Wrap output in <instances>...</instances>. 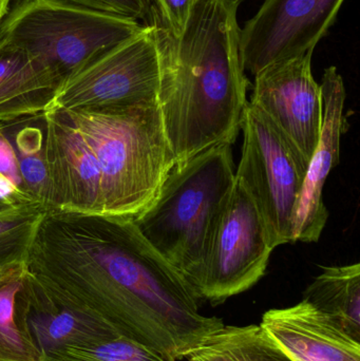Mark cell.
<instances>
[{"label": "cell", "instance_id": "1", "mask_svg": "<svg viewBox=\"0 0 360 361\" xmlns=\"http://www.w3.org/2000/svg\"><path fill=\"white\" fill-rule=\"evenodd\" d=\"M25 267L59 300L169 361L224 326L199 312L186 280L129 219L46 212Z\"/></svg>", "mask_w": 360, "mask_h": 361}, {"label": "cell", "instance_id": "2", "mask_svg": "<svg viewBox=\"0 0 360 361\" xmlns=\"http://www.w3.org/2000/svg\"><path fill=\"white\" fill-rule=\"evenodd\" d=\"M242 0H199L179 36L156 17L160 54L158 108L175 163L221 144L232 145L249 80L240 51Z\"/></svg>", "mask_w": 360, "mask_h": 361}, {"label": "cell", "instance_id": "3", "mask_svg": "<svg viewBox=\"0 0 360 361\" xmlns=\"http://www.w3.org/2000/svg\"><path fill=\"white\" fill-rule=\"evenodd\" d=\"M61 112L97 159L101 216L139 218L175 163L158 105Z\"/></svg>", "mask_w": 360, "mask_h": 361}, {"label": "cell", "instance_id": "4", "mask_svg": "<svg viewBox=\"0 0 360 361\" xmlns=\"http://www.w3.org/2000/svg\"><path fill=\"white\" fill-rule=\"evenodd\" d=\"M232 145L213 146L175 163L156 197L133 222L152 247L194 281L236 180Z\"/></svg>", "mask_w": 360, "mask_h": 361}, {"label": "cell", "instance_id": "5", "mask_svg": "<svg viewBox=\"0 0 360 361\" xmlns=\"http://www.w3.org/2000/svg\"><path fill=\"white\" fill-rule=\"evenodd\" d=\"M145 27L65 0H16L0 23V39L23 49L63 85Z\"/></svg>", "mask_w": 360, "mask_h": 361}, {"label": "cell", "instance_id": "6", "mask_svg": "<svg viewBox=\"0 0 360 361\" xmlns=\"http://www.w3.org/2000/svg\"><path fill=\"white\" fill-rule=\"evenodd\" d=\"M236 180L261 214L273 247L293 243V218L309 162L280 129L247 102Z\"/></svg>", "mask_w": 360, "mask_h": 361}, {"label": "cell", "instance_id": "7", "mask_svg": "<svg viewBox=\"0 0 360 361\" xmlns=\"http://www.w3.org/2000/svg\"><path fill=\"white\" fill-rule=\"evenodd\" d=\"M159 87L160 54L151 23L68 78L46 112L156 106Z\"/></svg>", "mask_w": 360, "mask_h": 361}, {"label": "cell", "instance_id": "8", "mask_svg": "<svg viewBox=\"0 0 360 361\" xmlns=\"http://www.w3.org/2000/svg\"><path fill=\"white\" fill-rule=\"evenodd\" d=\"M274 250L255 203L235 180L190 288L197 298L221 305L266 275Z\"/></svg>", "mask_w": 360, "mask_h": 361}, {"label": "cell", "instance_id": "9", "mask_svg": "<svg viewBox=\"0 0 360 361\" xmlns=\"http://www.w3.org/2000/svg\"><path fill=\"white\" fill-rule=\"evenodd\" d=\"M345 0H266L240 30L244 71L256 75L277 61L314 50Z\"/></svg>", "mask_w": 360, "mask_h": 361}, {"label": "cell", "instance_id": "10", "mask_svg": "<svg viewBox=\"0 0 360 361\" xmlns=\"http://www.w3.org/2000/svg\"><path fill=\"white\" fill-rule=\"evenodd\" d=\"M314 50L277 61L255 75L249 103L261 110L298 148L308 162L323 124L321 85L312 73Z\"/></svg>", "mask_w": 360, "mask_h": 361}, {"label": "cell", "instance_id": "11", "mask_svg": "<svg viewBox=\"0 0 360 361\" xmlns=\"http://www.w3.org/2000/svg\"><path fill=\"white\" fill-rule=\"evenodd\" d=\"M48 171L46 212L101 216V173L94 154L61 111L44 112Z\"/></svg>", "mask_w": 360, "mask_h": 361}, {"label": "cell", "instance_id": "12", "mask_svg": "<svg viewBox=\"0 0 360 361\" xmlns=\"http://www.w3.org/2000/svg\"><path fill=\"white\" fill-rule=\"evenodd\" d=\"M323 124L316 149L309 162L306 179L293 218V243L317 242L327 224L329 214L323 190L332 169L340 162V140L346 126V89L337 68L325 70L321 85Z\"/></svg>", "mask_w": 360, "mask_h": 361}, {"label": "cell", "instance_id": "13", "mask_svg": "<svg viewBox=\"0 0 360 361\" xmlns=\"http://www.w3.org/2000/svg\"><path fill=\"white\" fill-rule=\"evenodd\" d=\"M260 328L293 361H360V343L306 301L273 309Z\"/></svg>", "mask_w": 360, "mask_h": 361}, {"label": "cell", "instance_id": "14", "mask_svg": "<svg viewBox=\"0 0 360 361\" xmlns=\"http://www.w3.org/2000/svg\"><path fill=\"white\" fill-rule=\"evenodd\" d=\"M23 292L27 330L42 358L59 350L87 347L122 336L99 318L53 296L27 269Z\"/></svg>", "mask_w": 360, "mask_h": 361}, {"label": "cell", "instance_id": "15", "mask_svg": "<svg viewBox=\"0 0 360 361\" xmlns=\"http://www.w3.org/2000/svg\"><path fill=\"white\" fill-rule=\"evenodd\" d=\"M61 86L39 61L0 39V123L42 116Z\"/></svg>", "mask_w": 360, "mask_h": 361}, {"label": "cell", "instance_id": "16", "mask_svg": "<svg viewBox=\"0 0 360 361\" xmlns=\"http://www.w3.org/2000/svg\"><path fill=\"white\" fill-rule=\"evenodd\" d=\"M302 300L335 320L360 343V264L323 267Z\"/></svg>", "mask_w": 360, "mask_h": 361}, {"label": "cell", "instance_id": "17", "mask_svg": "<svg viewBox=\"0 0 360 361\" xmlns=\"http://www.w3.org/2000/svg\"><path fill=\"white\" fill-rule=\"evenodd\" d=\"M25 263L0 271V361H42L25 316Z\"/></svg>", "mask_w": 360, "mask_h": 361}, {"label": "cell", "instance_id": "18", "mask_svg": "<svg viewBox=\"0 0 360 361\" xmlns=\"http://www.w3.org/2000/svg\"><path fill=\"white\" fill-rule=\"evenodd\" d=\"M203 345L223 361H293L275 345L259 326H224Z\"/></svg>", "mask_w": 360, "mask_h": 361}, {"label": "cell", "instance_id": "19", "mask_svg": "<svg viewBox=\"0 0 360 361\" xmlns=\"http://www.w3.org/2000/svg\"><path fill=\"white\" fill-rule=\"evenodd\" d=\"M44 212V208L38 204L0 212V271L25 263Z\"/></svg>", "mask_w": 360, "mask_h": 361}, {"label": "cell", "instance_id": "20", "mask_svg": "<svg viewBox=\"0 0 360 361\" xmlns=\"http://www.w3.org/2000/svg\"><path fill=\"white\" fill-rule=\"evenodd\" d=\"M19 171L27 195L46 210L48 199V171L44 157V137L40 129L25 127L15 139Z\"/></svg>", "mask_w": 360, "mask_h": 361}, {"label": "cell", "instance_id": "21", "mask_svg": "<svg viewBox=\"0 0 360 361\" xmlns=\"http://www.w3.org/2000/svg\"><path fill=\"white\" fill-rule=\"evenodd\" d=\"M42 361H169L156 352L124 336L95 345L67 348L44 356Z\"/></svg>", "mask_w": 360, "mask_h": 361}, {"label": "cell", "instance_id": "22", "mask_svg": "<svg viewBox=\"0 0 360 361\" xmlns=\"http://www.w3.org/2000/svg\"><path fill=\"white\" fill-rule=\"evenodd\" d=\"M78 6L116 15L123 18L143 21V25H150L154 17L151 0H65Z\"/></svg>", "mask_w": 360, "mask_h": 361}, {"label": "cell", "instance_id": "23", "mask_svg": "<svg viewBox=\"0 0 360 361\" xmlns=\"http://www.w3.org/2000/svg\"><path fill=\"white\" fill-rule=\"evenodd\" d=\"M199 0H151L156 20L175 36L183 32Z\"/></svg>", "mask_w": 360, "mask_h": 361}, {"label": "cell", "instance_id": "24", "mask_svg": "<svg viewBox=\"0 0 360 361\" xmlns=\"http://www.w3.org/2000/svg\"><path fill=\"white\" fill-rule=\"evenodd\" d=\"M1 179L12 184L21 195L35 203L27 195L23 185L14 146L8 141V137L4 135V127L0 125V180Z\"/></svg>", "mask_w": 360, "mask_h": 361}, {"label": "cell", "instance_id": "25", "mask_svg": "<svg viewBox=\"0 0 360 361\" xmlns=\"http://www.w3.org/2000/svg\"><path fill=\"white\" fill-rule=\"evenodd\" d=\"M11 0H0V23L10 11Z\"/></svg>", "mask_w": 360, "mask_h": 361}, {"label": "cell", "instance_id": "26", "mask_svg": "<svg viewBox=\"0 0 360 361\" xmlns=\"http://www.w3.org/2000/svg\"><path fill=\"white\" fill-rule=\"evenodd\" d=\"M12 208H15L14 206L10 205V204L6 203V202L0 199V212H6V210L12 209Z\"/></svg>", "mask_w": 360, "mask_h": 361}]
</instances>
